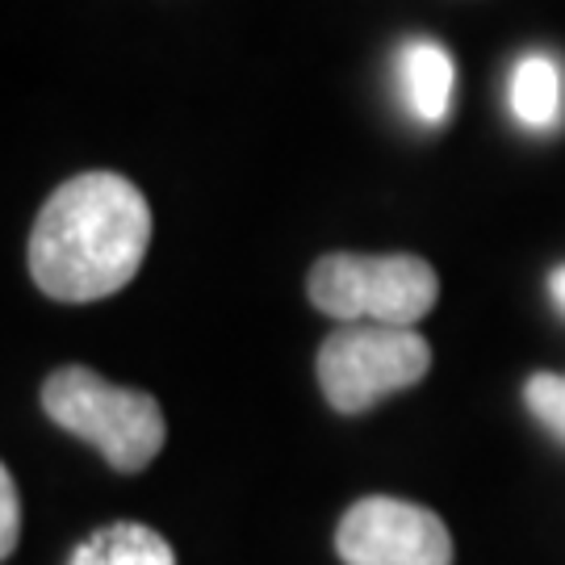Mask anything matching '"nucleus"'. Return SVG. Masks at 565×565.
Segmentation results:
<instances>
[{
    "label": "nucleus",
    "instance_id": "obj_8",
    "mask_svg": "<svg viewBox=\"0 0 565 565\" xmlns=\"http://www.w3.org/2000/svg\"><path fill=\"white\" fill-rule=\"evenodd\" d=\"M67 565H177V553L156 527L118 520L97 527Z\"/></svg>",
    "mask_w": 565,
    "mask_h": 565
},
{
    "label": "nucleus",
    "instance_id": "obj_9",
    "mask_svg": "<svg viewBox=\"0 0 565 565\" xmlns=\"http://www.w3.org/2000/svg\"><path fill=\"white\" fill-rule=\"evenodd\" d=\"M524 406L553 440L565 445V373H532L524 385Z\"/></svg>",
    "mask_w": 565,
    "mask_h": 565
},
{
    "label": "nucleus",
    "instance_id": "obj_11",
    "mask_svg": "<svg viewBox=\"0 0 565 565\" xmlns=\"http://www.w3.org/2000/svg\"><path fill=\"white\" fill-rule=\"evenodd\" d=\"M548 298H553V306L565 315V264H557V268L548 273Z\"/></svg>",
    "mask_w": 565,
    "mask_h": 565
},
{
    "label": "nucleus",
    "instance_id": "obj_4",
    "mask_svg": "<svg viewBox=\"0 0 565 565\" xmlns=\"http://www.w3.org/2000/svg\"><path fill=\"white\" fill-rule=\"evenodd\" d=\"M319 385L340 415H361L431 369V348L415 327L348 323L319 348Z\"/></svg>",
    "mask_w": 565,
    "mask_h": 565
},
{
    "label": "nucleus",
    "instance_id": "obj_10",
    "mask_svg": "<svg viewBox=\"0 0 565 565\" xmlns=\"http://www.w3.org/2000/svg\"><path fill=\"white\" fill-rule=\"evenodd\" d=\"M0 557H9L18 548L21 532V503H18V482L9 469H0Z\"/></svg>",
    "mask_w": 565,
    "mask_h": 565
},
{
    "label": "nucleus",
    "instance_id": "obj_5",
    "mask_svg": "<svg viewBox=\"0 0 565 565\" xmlns=\"http://www.w3.org/2000/svg\"><path fill=\"white\" fill-rule=\"evenodd\" d=\"M343 565H452V536L436 511L369 494L348 507L335 532Z\"/></svg>",
    "mask_w": 565,
    "mask_h": 565
},
{
    "label": "nucleus",
    "instance_id": "obj_6",
    "mask_svg": "<svg viewBox=\"0 0 565 565\" xmlns=\"http://www.w3.org/2000/svg\"><path fill=\"white\" fill-rule=\"evenodd\" d=\"M394 81L406 114L424 126H440L457 102V63L440 42L411 39L394 60Z\"/></svg>",
    "mask_w": 565,
    "mask_h": 565
},
{
    "label": "nucleus",
    "instance_id": "obj_7",
    "mask_svg": "<svg viewBox=\"0 0 565 565\" xmlns=\"http://www.w3.org/2000/svg\"><path fill=\"white\" fill-rule=\"evenodd\" d=\"M511 114L524 130L548 135L557 121H562L565 105V81H562V63L553 55H524V60L511 67Z\"/></svg>",
    "mask_w": 565,
    "mask_h": 565
},
{
    "label": "nucleus",
    "instance_id": "obj_2",
    "mask_svg": "<svg viewBox=\"0 0 565 565\" xmlns=\"http://www.w3.org/2000/svg\"><path fill=\"white\" fill-rule=\"evenodd\" d=\"M42 411L72 436L102 448L118 473H139L163 448V411L151 394L105 382L84 364H63L42 382Z\"/></svg>",
    "mask_w": 565,
    "mask_h": 565
},
{
    "label": "nucleus",
    "instance_id": "obj_1",
    "mask_svg": "<svg viewBox=\"0 0 565 565\" xmlns=\"http://www.w3.org/2000/svg\"><path fill=\"white\" fill-rule=\"evenodd\" d=\"M151 205L118 172H84L51 193L30 235V277L55 302H102L135 281Z\"/></svg>",
    "mask_w": 565,
    "mask_h": 565
},
{
    "label": "nucleus",
    "instance_id": "obj_3",
    "mask_svg": "<svg viewBox=\"0 0 565 565\" xmlns=\"http://www.w3.org/2000/svg\"><path fill=\"white\" fill-rule=\"evenodd\" d=\"M310 302L348 323L415 327L440 298L436 268L419 256H356L335 252L310 268Z\"/></svg>",
    "mask_w": 565,
    "mask_h": 565
}]
</instances>
